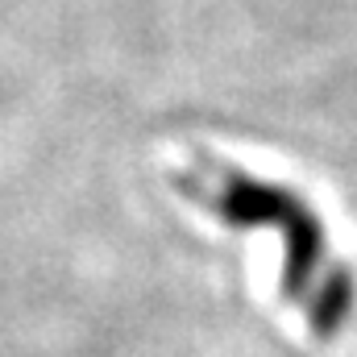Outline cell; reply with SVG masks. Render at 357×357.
Listing matches in <instances>:
<instances>
[{"mask_svg": "<svg viewBox=\"0 0 357 357\" xmlns=\"http://www.w3.org/2000/svg\"><path fill=\"white\" fill-rule=\"evenodd\" d=\"M349 303H354V278H349V274H333V278H328V287H324V291H316V299L307 303L312 328H316V333H333V328L345 320Z\"/></svg>", "mask_w": 357, "mask_h": 357, "instance_id": "2", "label": "cell"}, {"mask_svg": "<svg viewBox=\"0 0 357 357\" xmlns=\"http://www.w3.org/2000/svg\"><path fill=\"white\" fill-rule=\"evenodd\" d=\"M220 216H229L233 225H270L287 237V274L282 287L287 295H299L303 282L312 278V270L320 262V229L307 216V208L287 195L282 187H266V183H250V178H229V187L208 199Z\"/></svg>", "mask_w": 357, "mask_h": 357, "instance_id": "1", "label": "cell"}]
</instances>
